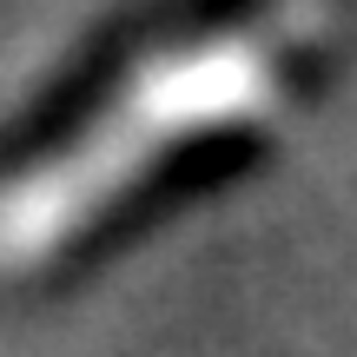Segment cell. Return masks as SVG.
I'll return each instance as SVG.
<instances>
[{"label": "cell", "instance_id": "6da1fadb", "mask_svg": "<svg viewBox=\"0 0 357 357\" xmlns=\"http://www.w3.org/2000/svg\"><path fill=\"white\" fill-rule=\"evenodd\" d=\"M318 26H324V0H284V7L258 13L231 33L153 53L60 159L33 166L0 192V265L20 271V265H40L47 252H60L159 153L271 113L284 93L278 60L291 47H305Z\"/></svg>", "mask_w": 357, "mask_h": 357}]
</instances>
